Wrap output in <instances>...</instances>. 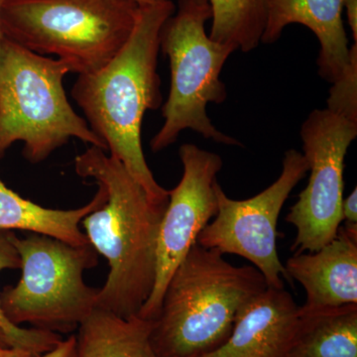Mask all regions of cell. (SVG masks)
Wrapping results in <instances>:
<instances>
[{
    "label": "cell",
    "mask_w": 357,
    "mask_h": 357,
    "mask_svg": "<svg viewBox=\"0 0 357 357\" xmlns=\"http://www.w3.org/2000/svg\"><path fill=\"white\" fill-rule=\"evenodd\" d=\"M175 10L172 0L138 7L132 33L121 50L102 69L79 75L72 88L73 98L109 155L160 206L168 204L169 191L157 183L148 166L141 128L145 112L158 109L162 103L157 72L160 35Z\"/></svg>",
    "instance_id": "1"
},
{
    "label": "cell",
    "mask_w": 357,
    "mask_h": 357,
    "mask_svg": "<svg viewBox=\"0 0 357 357\" xmlns=\"http://www.w3.org/2000/svg\"><path fill=\"white\" fill-rule=\"evenodd\" d=\"M79 177L105 190V203L82 220L89 243L109 265L96 307L121 318L138 316L153 290L157 239L167 206L151 201L119 160L91 146L75 159Z\"/></svg>",
    "instance_id": "2"
},
{
    "label": "cell",
    "mask_w": 357,
    "mask_h": 357,
    "mask_svg": "<svg viewBox=\"0 0 357 357\" xmlns=\"http://www.w3.org/2000/svg\"><path fill=\"white\" fill-rule=\"evenodd\" d=\"M267 288L255 266H234L222 253L195 243L174 272L153 321L159 357H201L222 347L237 312Z\"/></svg>",
    "instance_id": "3"
},
{
    "label": "cell",
    "mask_w": 357,
    "mask_h": 357,
    "mask_svg": "<svg viewBox=\"0 0 357 357\" xmlns=\"http://www.w3.org/2000/svg\"><path fill=\"white\" fill-rule=\"evenodd\" d=\"M69 73L64 61L6 37L0 48V158L18 141L32 164L45 161L70 138L107 150L68 100L63 81Z\"/></svg>",
    "instance_id": "4"
},
{
    "label": "cell",
    "mask_w": 357,
    "mask_h": 357,
    "mask_svg": "<svg viewBox=\"0 0 357 357\" xmlns=\"http://www.w3.org/2000/svg\"><path fill=\"white\" fill-rule=\"evenodd\" d=\"M134 0H7V39L42 56H56L70 72L89 74L109 64L135 25Z\"/></svg>",
    "instance_id": "5"
},
{
    "label": "cell",
    "mask_w": 357,
    "mask_h": 357,
    "mask_svg": "<svg viewBox=\"0 0 357 357\" xmlns=\"http://www.w3.org/2000/svg\"><path fill=\"white\" fill-rule=\"evenodd\" d=\"M211 20L208 0H178L175 13L162 28L160 50L170 63L171 84L162 107L165 121L150 142L155 153L174 144L185 129L220 144L243 146L218 130L206 114L208 103L220 105L227 100L220 73L234 52L210 38L206 24Z\"/></svg>",
    "instance_id": "6"
},
{
    "label": "cell",
    "mask_w": 357,
    "mask_h": 357,
    "mask_svg": "<svg viewBox=\"0 0 357 357\" xmlns=\"http://www.w3.org/2000/svg\"><path fill=\"white\" fill-rule=\"evenodd\" d=\"M7 236L20 253L22 271L20 281L0 295L7 319L59 335L77 330L96 309L100 289L84 280V272L98 264L95 248L34 232L20 238L7 231Z\"/></svg>",
    "instance_id": "7"
},
{
    "label": "cell",
    "mask_w": 357,
    "mask_h": 357,
    "mask_svg": "<svg viewBox=\"0 0 357 357\" xmlns=\"http://www.w3.org/2000/svg\"><path fill=\"white\" fill-rule=\"evenodd\" d=\"M307 172L304 155L290 149L284 156L279 178L252 198L230 199L217 181V213L213 222L202 230L197 243L223 255H236L249 260L263 275L267 287L284 289V279L293 285L277 252V222L289 195Z\"/></svg>",
    "instance_id": "8"
},
{
    "label": "cell",
    "mask_w": 357,
    "mask_h": 357,
    "mask_svg": "<svg viewBox=\"0 0 357 357\" xmlns=\"http://www.w3.org/2000/svg\"><path fill=\"white\" fill-rule=\"evenodd\" d=\"M357 137L356 122L326 109L312 110L301 128L307 185L286 217L297 229L295 255L314 252L331 243L342 223L347 150Z\"/></svg>",
    "instance_id": "9"
},
{
    "label": "cell",
    "mask_w": 357,
    "mask_h": 357,
    "mask_svg": "<svg viewBox=\"0 0 357 357\" xmlns=\"http://www.w3.org/2000/svg\"><path fill=\"white\" fill-rule=\"evenodd\" d=\"M178 155L184 172L177 187L169 191L157 239L153 290L138 314L149 321L158 317L171 277L218 211L215 185L222 168L220 156L189 143L181 146Z\"/></svg>",
    "instance_id": "10"
},
{
    "label": "cell",
    "mask_w": 357,
    "mask_h": 357,
    "mask_svg": "<svg viewBox=\"0 0 357 357\" xmlns=\"http://www.w3.org/2000/svg\"><path fill=\"white\" fill-rule=\"evenodd\" d=\"M285 269L306 291L300 317L357 305V223L344 222L318 251L294 255Z\"/></svg>",
    "instance_id": "11"
},
{
    "label": "cell",
    "mask_w": 357,
    "mask_h": 357,
    "mask_svg": "<svg viewBox=\"0 0 357 357\" xmlns=\"http://www.w3.org/2000/svg\"><path fill=\"white\" fill-rule=\"evenodd\" d=\"M300 323L290 293L267 287L241 307L227 342L201 357H288Z\"/></svg>",
    "instance_id": "12"
},
{
    "label": "cell",
    "mask_w": 357,
    "mask_h": 357,
    "mask_svg": "<svg viewBox=\"0 0 357 357\" xmlns=\"http://www.w3.org/2000/svg\"><path fill=\"white\" fill-rule=\"evenodd\" d=\"M266 22L261 43L273 44L291 24L306 26L318 38L319 75L335 83L349 63L342 0H264Z\"/></svg>",
    "instance_id": "13"
},
{
    "label": "cell",
    "mask_w": 357,
    "mask_h": 357,
    "mask_svg": "<svg viewBox=\"0 0 357 357\" xmlns=\"http://www.w3.org/2000/svg\"><path fill=\"white\" fill-rule=\"evenodd\" d=\"M93 199L75 210L44 208L16 194L0 180V231L26 230L61 239L73 245L89 243L81 222L105 202L107 195L100 185Z\"/></svg>",
    "instance_id": "14"
},
{
    "label": "cell",
    "mask_w": 357,
    "mask_h": 357,
    "mask_svg": "<svg viewBox=\"0 0 357 357\" xmlns=\"http://www.w3.org/2000/svg\"><path fill=\"white\" fill-rule=\"evenodd\" d=\"M153 321L121 318L96 309L77 328V357H159L151 344Z\"/></svg>",
    "instance_id": "15"
},
{
    "label": "cell",
    "mask_w": 357,
    "mask_h": 357,
    "mask_svg": "<svg viewBox=\"0 0 357 357\" xmlns=\"http://www.w3.org/2000/svg\"><path fill=\"white\" fill-rule=\"evenodd\" d=\"M300 318L288 357H357V305Z\"/></svg>",
    "instance_id": "16"
},
{
    "label": "cell",
    "mask_w": 357,
    "mask_h": 357,
    "mask_svg": "<svg viewBox=\"0 0 357 357\" xmlns=\"http://www.w3.org/2000/svg\"><path fill=\"white\" fill-rule=\"evenodd\" d=\"M211 9V33L218 43L244 53L261 43L266 10L264 0H208Z\"/></svg>",
    "instance_id": "17"
},
{
    "label": "cell",
    "mask_w": 357,
    "mask_h": 357,
    "mask_svg": "<svg viewBox=\"0 0 357 357\" xmlns=\"http://www.w3.org/2000/svg\"><path fill=\"white\" fill-rule=\"evenodd\" d=\"M20 253L7 236V231H0V271L20 269ZM0 333L6 337L9 347L24 349L35 356H41L62 342L59 333L37 328H25L11 323L0 304Z\"/></svg>",
    "instance_id": "18"
},
{
    "label": "cell",
    "mask_w": 357,
    "mask_h": 357,
    "mask_svg": "<svg viewBox=\"0 0 357 357\" xmlns=\"http://www.w3.org/2000/svg\"><path fill=\"white\" fill-rule=\"evenodd\" d=\"M328 109L357 123V43L349 49V63L344 74L330 89Z\"/></svg>",
    "instance_id": "19"
},
{
    "label": "cell",
    "mask_w": 357,
    "mask_h": 357,
    "mask_svg": "<svg viewBox=\"0 0 357 357\" xmlns=\"http://www.w3.org/2000/svg\"><path fill=\"white\" fill-rule=\"evenodd\" d=\"M36 357H77V335H69L51 351Z\"/></svg>",
    "instance_id": "20"
},
{
    "label": "cell",
    "mask_w": 357,
    "mask_h": 357,
    "mask_svg": "<svg viewBox=\"0 0 357 357\" xmlns=\"http://www.w3.org/2000/svg\"><path fill=\"white\" fill-rule=\"evenodd\" d=\"M342 222L357 223V190L344 198L342 206Z\"/></svg>",
    "instance_id": "21"
},
{
    "label": "cell",
    "mask_w": 357,
    "mask_h": 357,
    "mask_svg": "<svg viewBox=\"0 0 357 357\" xmlns=\"http://www.w3.org/2000/svg\"><path fill=\"white\" fill-rule=\"evenodd\" d=\"M342 8L345 9V15L351 27L354 43H357V0H342Z\"/></svg>",
    "instance_id": "22"
},
{
    "label": "cell",
    "mask_w": 357,
    "mask_h": 357,
    "mask_svg": "<svg viewBox=\"0 0 357 357\" xmlns=\"http://www.w3.org/2000/svg\"><path fill=\"white\" fill-rule=\"evenodd\" d=\"M0 357H36L31 352L14 347H0Z\"/></svg>",
    "instance_id": "23"
},
{
    "label": "cell",
    "mask_w": 357,
    "mask_h": 357,
    "mask_svg": "<svg viewBox=\"0 0 357 357\" xmlns=\"http://www.w3.org/2000/svg\"><path fill=\"white\" fill-rule=\"evenodd\" d=\"M6 1L7 0H0V48H1L4 39H6L3 28H2V11H3V7L6 6Z\"/></svg>",
    "instance_id": "24"
},
{
    "label": "cell",
    "mask_w": 357,
    "mask_h": 357,
    "mask_svg": "<svg viewBox=\"0 0 357 357\" xmlns=\"http://www.w3.org/2000/svg\"><path fill=\"white\" fill-rule=\"evenodd\" d=\"M138 6H147V4L158 3V2L165 1V0H134Z\"/></svg>",
    "instance_id": "25"
},
{
    "label": "cell",
    "mask_w": 357,
    "mask_h": 357,
    "mask_svg": "<svg viewBox=\"0 0 357 357\" xmlns=\"http://www.w3.org/2000/svg\"><path fill=\"white\" fill-rule=\"evenodd\" d=\"M0 347H10L8 344H7L6 337L0 333Z\"/></svg>",
    "instance_id": "26"
}]
</instances>
